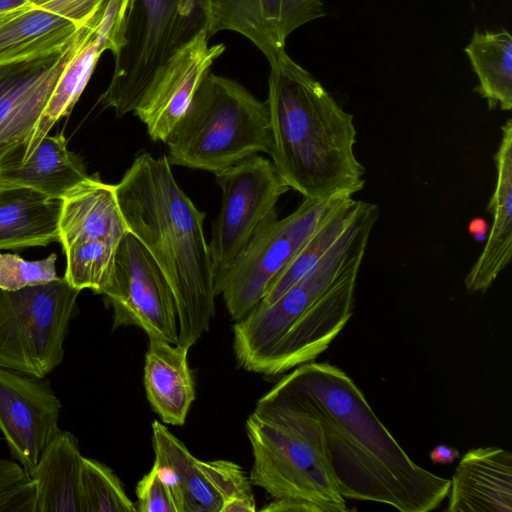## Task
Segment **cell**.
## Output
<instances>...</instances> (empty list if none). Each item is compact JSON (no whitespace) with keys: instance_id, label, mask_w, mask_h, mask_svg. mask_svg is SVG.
<instances>
[{"instance_id":"cell-29","label":"cell","mask_w":512,"mask_h":512,"mask_svg":"<svg viewBox=\"0 0 512 512\" xmlns=\"http://www.w3.org/2000/svg\"><path fill=\"white\" fill-rule=\"evenodd\" d=\"M81 486L84 512L137 511L116 474L95 459L83 456Z\"/></svg>"},{"instance_id":"cell-19","label":"cell","mask_w":512,"mask_h":512,"mask_svg":"<svg viewBox=\"0 0 512 512\" xmlns=\"http://www.w3.org/2000/svg\"><path fill=\"white\" fill-rule=\"evenodd\" d=\"M62 248L77 242L119 243L129 232L114 185L90 176L61 200L58 222Z\"/></svg>"},{"instance_id":"cell-31","label":"cell","mask_w":512,"mask_h":512,"mask_svg":"<svg viewBox=\"0 0 512 512\" xmlns=\"http://www.w3.org/2000/svg\"><path fill=\"white\" fill-rule=\"evenodd\" d=\"M35 489L22 465L0 459V512H33Z\"/></svg>"},{"instance_id":"cell-32","label":"cell","mask_w":512,"mask_h":512,"mask_svg":"<svg viewBox=\"0 0 512 512\" xmlns=\"http://www.w3.org/2000/svg\"><path fill=\"white\" fill-rule=\"evenodd\" d=\"M137 511L140 512H177L171 491L161 479L157 468L151 470L136 486Z\"/></svg>"},{"instance_id":"cell-22","label":"cell","mask_w":512,"mask_h":512,"mask_svg":"<svg viewBox=\"0 0 512 512\" xmlns=\"http://www.w3.org/2000/svg\"><path fill=\"white\" fill-rule=\"evenodd\" d=\"M206 26L209 37L228 30L252 42L269 64L285 51L283 0H208Z\"/></svg>"},{"instance_id":"cell-24","label":"cell","mask_w":512,"mask_h":512,"mask_svg":"<svg viewBox=\"0 0 512 512\" xmlns=\"http://www.w3.org/2000/svg\"><path fill=\"white\" fill-rule=\"evenodd\" d=\"M104 5L105 3L85 25L79 42L61 72L28 143L25 147H17L20 158L25 159L31 155L54 124L71 113L84 91L101 54L104 52L95 38V28Z\"/></svg>"},{"instance_id":"cell-21","label":"cell","mask_w":512,"mask_h":512,"mask_svg":"<svg viewBox=\"0 0 512 512\" xmlns=\"http://www.w3.org/2000/svg\"><path fill=\"white\" fill-rule=\"evenodd\" d=\"M83 456L75 436L60 431L29 471L35 482L33 512H84L81 470Z\"/></svg>"},{"instance_id":"cell-33","label":"cell","mask_w":512,"mask_h":512,"mask_svg":"<svg viewBox=\"0 0 512 512\" xmlns=\"http://www.w3.org/2000/svg\"><path fill=\"white\" fill-rule=\"evenodd\" d=\"M31 6L44 8L77 24L88 21L106 0H26Z\"/></svg>"},{"instance_id":"cell-11","label":"cell","mask_w":512,"mask_h":512,"mask_svg":"<svg viewBox=\"0 0 512 512\" xmlns=\"http://www.w3.org/2000/svg\"><path fill=\"white\" fill-rule=\"evenodd\" d=\"M151 428L153 465L169 487L177 512H244L255 507L251 482L238 464L201 461L158 420Z\"/></svg>"},{"instance_id":"cell-13","label":"cell","mask_w":512,"mask_h":512,"mask_svg":"<svg viewBox=\"0 0 512 512\" xmlns=\"http://www.w3.org/2000/svg\"><path fill=\"white\" fill-rule=\"evenodd\" d=\"M85 25L61 46L0 63V156L28 143Z\"/></svg>"},{"instance_id":"cell-25","label":"cell","mask_w":512,"mask_h":512,"mask_svg":"<svg viewBox=\"0 0 512 512\" xmlns=\"http://www.w3.org/2000/svg\"><path fill=\"white\" fill-rule=\"evenodd\" d=\"M83 24L40 7L30 6L18 11L0 24V63L61 46L69 42Z\"/></svg>"},{"instance_id":"cell-4","label":"cell","mask_w":512,"mask_h":512,"mask_svg":"<svg viewBox=\"0 0 512 512\" xmlns=\"http://www.w3.org/2000/svg\"><path fill=\"white\" fill-rule=\"evenodd\" d=\"M266 102L271 161L290 189L304 199H327L364 188L353 116L286 52L270 64Z\"/></svg>"},{"instance_id":"cell-2","label":"cell","mask_w":512,"mask_h":512,"mask_svg":"<svg viewBox=\"0 0 512 512\" xmlns=\"http://www.w3.org/2000/svg\"><path fill=\"white\" fill-rule=\"evenodd\" d=\"M376 204L362 202L335 245L272 304L259 302L233 325V350L248 372L274 376L314 361L353 314L358 272Z\"/></svg>"},{"instance_id":"cell-16","label":"cell","mask_w":512,"mask_h":512,"mask_svg":"<svg viewBox=\"0 0 512 512\" xmlns=\"http://www.w3.org/2000/svg\"><path fill=\"white\" fill-rule=\"evenodd\" d=\"M90 177L82 161L67 147L61 132L46 135L25 159L17 147L0 156V188L25 187L62 200Z\"/></svg>"},{"instance_id":"cell-28","label":"cell","mask_w":512,"mask_h":512,"mask_svg":"<svg viewBox=\"0 0 512 512\" xmlns=\"http://www.w3.org/2000/svg\"><path fill=\"white\" fill-rule=\"evenodd\" d=\"M118 245L97 240L64 247L66 270L63 278L79 291L90 289L102 295L112 279Z\"/></svg>"},{"instance_id":"cell-10","label":"cell","mask_w":512,"mask_h":512,"mask_svg":"<svg viewBox=\"0 0 512 512\" xmlns=\"http://www.w3.org/2000/svg\"><path fill=\"white\" fill-rule=\"evenodd\" d=\"M345 198L304 199L291 214L276 219L251 241L217 289L234 321L263 299L270 283Z\"/></svg>"},{"instance_id":"cell-1","label":"cell","mask_w":512,"mask_h":512,"mask_svg":"<svg viewBox=\"0 0 512 512\" xmlns=\"http://www.w3.org/2000/svg\"><path fill=\"white\" fill-rule=\"evenodd\" d=\"M271 390L319 421L345 499L386 504L400 512H428L448 496L451 481L411 460L340 368L302 364Z\"/></svg>"},{"instance_id":"cell-15","label":"cell","mask_w":512,"mask_h":512,"mask_svg":"<svg viewBox=\"0 0 512 512\" xmlns=\"http://www.w3.org/2000/svg\"><path fill=\"white\" fill-rule=\"evenodd\" d=\"M60 410L48 381L0 367V431L11 457L26 471L61 431Z\"/></svg>"},{"instance_id":"cell-37","label":"cell","mask_w":512,"mask_h":512,"mask_svg":"<svg viewBox=\"0 0 512 512\" xmlns=\"http://www.w3.org/2000/svg\"><path fill=\"white\" fill-rule=\"evenodd\" d=\"M12 14H14V13H12ZM12 14L0 15V24L3 23L4 21H6Z\"/></svg>"},{"instance_id":"cell-18","label":"cell","mask_w":512,"mask_h":512,"mask_svg":"<svg viewBox=\"0 0 512 512\" xmlns=\"http://www.w3.org/2000/svg\"><path fill=\"white\" fill-rule=\"evenodd\" d=\"M494 155L497 180L488 205L493 217L486 244L467 273L464 284L471 293L486 292L507 267L512 255V120L501 127Z\"/></svg>"},{"instance_id":"cell-6","label":"cell","mask_w":512,"mask_h":512,"mask_svg":"<svg viewBox=\"0 0 512 512\" xmlns=\"http://www.w3.org/2000/svg\"><path fill=\"white\" fill-rule=\"evenodd\" d=\"M171 165L217 174L272 151L269 109L239 82L209 71L165 142Z\"/></svg>"},{"instance_id":"cell-20","label":"cell","mask_w":512,"mask_h":512,"mask_svg":"<svg viewBox=\"0 0 512 512\" xmlns=\"http://www.w3.org/2000/svg\"><path fill=\"white\" fill-rule=\"evenodd\" d=\"M189 349L181 343L148 337L144 387L152 409L166 424L183 425L195 400Z\"/></svg>"},{"instance_id":"cell-5","label":"cell","mask_w":512,"mask_h":512,"mask_svg":"<svg viewBox=\"0 0 512 512\" xmlns=\"http://www.w3.org/2000/svg\"><path fill=\"white\" fill-rule=\"evenodd\" d=\"M251 484L273 499L313 504L322 512L347 511L319 421L272 390L248 416Z\"/></svg>"},{"instance_id":"cell-23","label":"cell","mask_w":512,"mask_h":512,"mask_svg":"<svg viewBox=\"0 0 512 512\" xmlns=\"http://www.w3.org/2000/svg\"><path fill=\"white\" fill-rule=\"evenodd\" d=\"M61 200L25 187L0 188V250L59 242Z\"/></svg>"},{"instance_id":"cell-8","label":"cell","mask_w":512,"mask_h":512,"mask_svg":"<svg viewBox=\"0 0 512 512\" xmlns=\"http://www.w3.org/2000/svg\"><path fill=\"white\" fill-rule=\"evenodd\" d=\"M79 293L63 277L0 290V367L41 379L53 371L63 360Z\"/></svg>"},{"instance_id":"cell-14","label":"cell","mask_w":512,"mask_h":512,"mask_svg":"<svg viewBox=\"0 0 512 512\" xmlns=\"http://www.w3.org/2000/svg\"><path fill=\"white\" fill-rule=\"evenodd\" d=\"M207 26L179 47L156 71L133 113L153 141L166 142L190 105L213 63L224 53L223 43L209 45Z\"/></svg>"},{"instance_id":"cell-3","label":"cell","mask_w":512,"mask_h":512,"mask_svg":"<svg viewBox=\"0 0 512 512\" xmlns=\"http://www.w3.org/2000/svg\"><path fill=\"white\" fill-rule=\"evenodd\" d=\"M114 188L129 232L148 250L171 287L178 343L191 347L209 330L217 296L203 229L205 213L177 184L166 155H138Z\"/></svg>"},{"instance_id":"cell-17","label":"cell","mask_w":512,"mask_h":512,"mask_svg":"<svg viewBox=\"0 0 512 512\" xmlns=\"http://www.w3.org/2000/svg\"><path fill=\"white\" fill-rule=\"evenodd\" d=\"M449 512H511L512 454L499 447L470 449L450 480Z\"/></svg>"},{"instance_id":"cell-27","label":"cell","mask_w":512,"mask_h":512,"mask_svg":"<svg viewBox=\"0 0 512 512\" xmlns=\"http://www.w3.org/2000/svg\"><path fill=\"white\" fill-rule=\"evenodd\" d=\"M362 200L345 198L306 241L286 268L270 283L262 304H272L307 273L342 237L355 219Z\"/></svg>"},{"instance_id":"cell-35","label":"cell","mask_w":512,"mask_h":512,"mask_svg":"<svg viewBox=\"0 0 512 512\" xmlns=\"http://www.w3.org/2000/svg\"><path fill=\"white\" fill-rule=\"evenodd\" d=\"M429 457L433 464L449 465L460 457V452L455 447L439 444L431 450Z\"/></svg>"},{"instance_id":"cell-26","label":"cell","mask_w":512,"mask_h":512,"mask_svg":"<svg viewBox=\"0 0 512 512\" xmlns=\"http://www.w3.org/2000/svg\"><path fill=\"white\" fill-rule=\"evenodd\" d=\"M478 84L474 91L489 109H512V36L506 29L476 30L465 46Z\"/></svg>"},{"instance_id":"cell-30","label":"cell","mask_w":512,"mask_h":512,"mask_svg":"<svg viewBox=\"0 0 512 512\" xmlns=\"http://www.w3.org/2000/svg\"><path fill=\"white\" fill-rule=\"evenodd\" d=\"M56 262V253L35 261L15 253H0V290L16 291L58 280Z\"/></svg>"},{"instance_id":"cell-9","label":"cell","mask_w":512,"mask_h":512,"mask_svg":"<svg viewBox=\"0 0 512 512\" xmlns=\"http://www.w3.org/2000/svg\"><path fill=\"white\" fill-rule=\"evenodd\" d=\"M222 191L220 212L208 244L215 290L251 241L277 218V203L290 188L271 160L259 154L215 174Z\"/></svg>"},{"instance_id":"cell-7","label":"cell","mask_w":512,"mask_h":512,"mask_svg":"<svg viewBox=\"0 0 512 512\" xmlns=\"http://www.w3.org/2000/svg\"><path fill=\"white\" fill-rule=\"evenodd\" d=\"M205 26L198 0H132L124 44L99 101L118 116L133 112L156 71Z\"/></svg>"},{"instance_id":"cell-12","label":"cell","mask_w":512,"mask_h":512,"mask_svg":"<svg viewBox=\"0 0 512 512\" xmlns=\"http://www.w3.org/2000/svg\"><path fill=\"white\" fill-rule=\"evenodd\" d=\"M102 295L113 310V329L136 326L148 337L178 343L171 287L151 254L130 232L119 242L112 279Z\"/></svg>"},{"instance_id":"cell-34","label":"cell","mask_w":512,"mask_h":512,"mask_svg":"<svg viewBox=\"0 0 512 512\" xmlns=\"http://www.w3.org/2000/svg\"><path fill=\"white\" fill-rule=\"evenodd\" d=\"M265 512H322L317 506L293 499H273L261 508Z\"/></svg>"},{"instance_id":"cell-36","label":"cell","mask_w":512,"mask_h":512,"mask_svg":"<svg viewBox=\"0 0 512 512\" xmlns=\"http://www.w3.org/2000/svg\"><path fill=\"white\" fill-rule=\"evenodd\" d=\"M30 6L26 0H0V15L12 14Z\"/></svg>"}]
</instances>
